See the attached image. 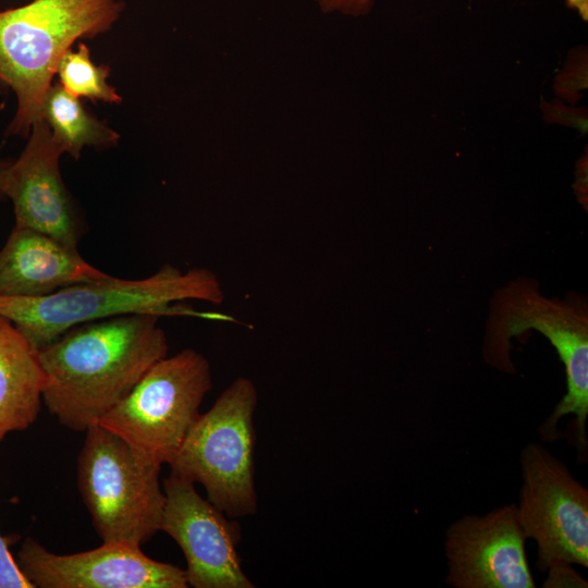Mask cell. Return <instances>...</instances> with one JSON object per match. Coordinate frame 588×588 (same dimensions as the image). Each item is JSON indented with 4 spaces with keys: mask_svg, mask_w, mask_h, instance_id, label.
<instances>
[{
    "mask_svg": "<svg viewBox=\"0 0 588 588\" xmlns=\"http://www.w3.org/2000/svg\"><path fill=\"white\" fill-rule=\"evenodd\" d=\"M566 7L575 10L584 21L588 20V0H565Z\"/></svg>",
    "mask_w": 588,
    "mask_h": 588,
    "instance_id": "23",
    "label": "cell"
},
{
    "mask_svg": "<svg viewBox=\"0 0 588 588\" xmlns=\"http://www.w3.org/2000/svg\"><path fill=\"white\" fill-rule=\"evenodd\" d=\"M46 377L38 348L0 316V443L37 419Z\"/></svg>",
    "mask_w": 588,
    "mask_h": 588,
    "instance_id": "14",
    "label": "cell"
},
{
    "mask_svg": "<svg viewBox=\"0 0 588 588\" xmlns=\"http://www.w3.org/2000/svg\"><path fill=\"white\" fill-rule=\"evenodd\" d=\"M211 388L208 359L185 348L158 360L97 425L122 438L144 462L169 465Z\"/></svg>",
    "mask_w": 588,
    "mask_h": 588,
    "instance_id": "7",
    "label": "cell"
},
{
    "mask_svg": "<svg viewBox=\"0 0 588 588\" xmlns=\"http://www.w3.org/2000/svg\"><path fill=\"white\" fill-rule=\"evenodd\" d=\"M123 8L120 0H34L0 11V86L17 99L10 134L29 135L62 56L76 39L109 30Z\"/></svg>",
    "mask_w": 588,
    "mask_h": 588,
    "instance_id": "3",
    "label": "cell"
},
{
    "mask_svg": "<svg viewBox=\"0 0 588 588\" xmlns=\"http://www.w3.org/2000/svg\"><path fill=\"white\" fill-rule=\"evenodd\" d=\"M574 191L579 203L587 208V154L577 162Z\"/></svg>",
    "mask_w": 588,
    "mask_h": 588,
    "instance_id": "22",
    "label": "cell"
},
{
    "mask_svg": "<svg viewBox=\"0 0 588 588\" xmlns=\"http://www.w3.org/2000/svg\"><path fill=\"white\" fill-rule=\"evenodd\" d=\"M15 561L34 588L188 587L185 569L123 543L102 542L88 551L56 554L26 538Z\"/></svg>",
    "mask_w": 588,
    "mask_h": 588,
    "instance_id": "10",
    "label": "cell"
},
{
    "mask_svg": "<svg viewBox=\"0 0 588 588\" xmlns=\"http://www.w3.org/2000/svg\"><path fill=\"white\" fill-rule=\"evenodd\" d=\"M587 88V49H573L563 70L554 79V91L571 103L581 98V91Z\"/></svg>",
    "mask_w": 588,
    "mask_h": 588,
    "instance_id": "17",
    "label": "cell"
},
{
    "mask_svg": "<svg viewBox=\"0 0 588 588\" xmlns=\"http://www.w3.org/2000/svg\"><path fill=\"white\" fill-rule=\"evenodd\" d=\"M543 118L548 123H559L576 127L580 133L587 132V111L585 108H569L560 100L546 102L541 100Z\"/></svg>",
    "mask_w": 588,
    "mask_h": 588,
    "instance_id": "18",
    "label": "cell"
},
{
    "mask_svg": "<svg viewBox=\"0 0 588 588\" xmlns=\"http://www.w3.org/2000/svg\"><path fill=\"white\" fill-rule=\"evenodd\" d=\"M519 525L537 544L542 572L560 563L588 567V490L543 445L530 442L519 456Z\"/></svg>",
    "mask_w": 588,
    "mask_h": 588,
    "instance_id": "8",
    "label": "cell"
},
{
    "mask_svg": "<svg viewBox=\"0 0 588 588\" xmlns=\"http://www.w3.org/2000/svg\"><path fill=\"white\" fill-rule=\"evenodd\" d=\"M323 12H341L346 15L362 16L370 12L373 0H316Z\"/></svg>",
    "mask_w": 588,
    "mask_h": 588,
    "instance_id": "21",
    "label": "cell"
},
{
    "mask_svg": "<svg viewBox=\"0 0 588 588\" xmlns=\"http://www.w3.org/2000/svg\"><path fill=\"white\" fill-rule=\"evenodd\" d=\"M62 154L46 121H37L22 154L7 171L4 196L13 203L16 225L77 249L83 221L61 179Z\"/></svg>",
    "mask_w": 588,
    "mask_h": 588,
    "instance_id": "12",
    "label": "cell"
},
{
    "mask_svg": "<svg viewBox=\"0 0 588 588\" xmlns=\"http://www.w3.org/2000/svg\"><path fill=\"white\" fill-rule=\"evenodd\" d=\"M162 488L166 503L160 531L183 551L188 587H256L237 553L242 540L238 522L204 499L191 481L170 475Z\"/></svg>",
    "mask_w": 588,
    "mask_h": 588,
    "instance_id": "9",
    "label": "cell"
},
{
    "mask_svg": "<svg viewBox=\"0 0 588 588\" xmlns=\"http://www.w3.org/2000/svg\"><path fill=\"white\" fill-rule=\"evenodd\" d=\"M543 587H587V581L573 567V564L560 563L550 566Z\"/></svg>",
    "mask_w": 588,
    "mask_h": 588,
    "instance_id": "20",
    "label": "cell"
},
{
    "mask_svg": "<svg viewBox=\"0 0 588 588\" xmlns=\"http://www.w3.org/2000/svg\"><path fill=\"white\" fill-rule=\"evenodd\" d=\"M77 458V485L102 542L142 547L158 531L166 495L161 466L144 462L118 434L94 425Z\"/></svg>",
    "mask_w": 588,
    "mask_h": 588,
    "instance_id": "6",
    "label": "cell"
},
{
    "mask_svg": "<svg viewBox=\"0 0 588 588\" xmlns=\"http://www.w3.org/2000/svg\"><path fill=\"white\" fill-rule=\"evenodd\" d=\"M109 277L87 264L77 249L16 224L0 250L2 296H42L71 284Z\"/></svg>",
    "mask_w": 588,
    "mask_h": 588,
    "instance_id": "13",
    "label": "cell"
},
{
    "mask_svg": "<svg viewBox=\"0 0 588 588\" xmlns=\"http://www.w3.org/2000/svg\"><path fill=\"white\" fill-rule=\"evenodd\" d=\"M159 319L132 314L86 322L39 348L49 413L74 431L97 425L168 355Z\"/></svg>",
    "mask_w": 588,
    "mask_h": 588,
    "instance_id": "1",
    "label": "cell"
},
{
    "mask_svg": "<svg viewBox=\"0 0 588 588\" xmlns=\"http://www.w3.org/2000/svg\"><path fill=\"white\" fill-rule=\"evenodd\" d=\"M196 299L219 305L224 293L207 268L186 272L162 266L145 279H107L79 282L42 296L0 295V316L10 320L38 350L68 330L111 317L146 314L225 318L199 313L184 303Z\"/></svg>",
    "mask_w": 588,
    "mask_h": 588,
    "instance_id": "2",
    "label": "cell"
},
{
    "mask_svg": "<svg viewBox=\"0 0 588 588\" xmlns=\"http://www.w3.org/2000/svg\"><path fill=\"white\" fill-rule=\"evenodd\" d=\"M254 382L238 377L188 431L169 463L172 476L204 487L207 499L231 518L256 514Z\"/></svg>",
    "mask_w": 588,
    "mask_h": 588,
    "instance_id": "5",
    "label": "cell"
},
{
    "mask_svg": "<svg viewBox=\"0 0 588 588\" xmlns=\"http://www.w3.org/2000/svg\"><path fill=\"white\" fill-rule=\"evenodd\" d=\"M11 162L12 161L0 158V199L5 197L4 196V181H5L7 171Z\"/></svg>",
    "mask_w": 588,
    "mask_h": 588,
    "instance_id": "24",
    "label": "cell"
},
{
    "mask_svg": "<svg viewBox=\"0 0 588 588\" xmlns=\"http://www.w3.org/2000/svg\"><path fill=\"white\" fill-rule=\"evenodd\" d=\"M42 119L62 151L76 159L86 146L110 147L119 140L117 132L93 117L79 98L69 94L60 84L49 87Z\"/></svg>",
    "mask_w": 588,
    "mask_h": 588,
    "instance_id": "15",
    "label": "cell"
},
{
    "mask_svg": "<svg viewBox=\"0 0 588 588\" xmlns=\"http://www.w3.org/2000/svg\"><path fill=\"white\" fill-rule=\"evenodd\" d=\"M516 504L466 514L444 536L445 581L455 588H535Z\"/></svg>",
    "mask_w": 588,
    "mask_h": 588,
    "instance_id": "11",
    "label": "cell"
},
{
    "mask_svg": "<svg viewBox=\"0 0 588 588\" xmlns=\"http://www.w3.org/2000/svg\"><path fill=\"white\" fill-rule=\"evenodd\" d=\"M0 588H34L23 575L9 551L5 539L0 535Z\"/></svg>",
    "mask_w": 588,
    "mask_h": 588,
    "instance_id": "19",
    "label": "cell"
},
{
    "mask_svg": "<svg viewBox=\"0 0 588 588\" xmlns=\"http://www.w3.org/2000/svg\"><path fill=\"white\" fill-rule=\"evenodd\" d=\"M539 289L536 280L518 278L497 290L490 302L482 357L489 366L515 375L511 339L531 329L542 333L564 365L566 393L540 429L554 436L560 419L574 415L568 432L584 443L588 417V304L578 294L565 299L548 298Z\"/></svg>",
    "mask_w": 588,
    "mask_h": 588,
    "instance_id": "4",
    "label": "cell"
},
{
    "mask_svg": "<svg viewBox=\"0 0 588 588\" xmlns=\"http://www.w3.org/2000/svg\"><path fill=\"white\" fill-rule=\"evenodd\" d=\"M60 85L76 98H88L109 103L121 102L117 90L107 82L110 68L95 64L87 46L78 45L77 51L69 49L60 59L57 72Z\"/></svg>",
    "mask_w": 588,
    "mask_h": 588,
    "instance_id": "16",
    "label": "cell"
}]
</instances>
